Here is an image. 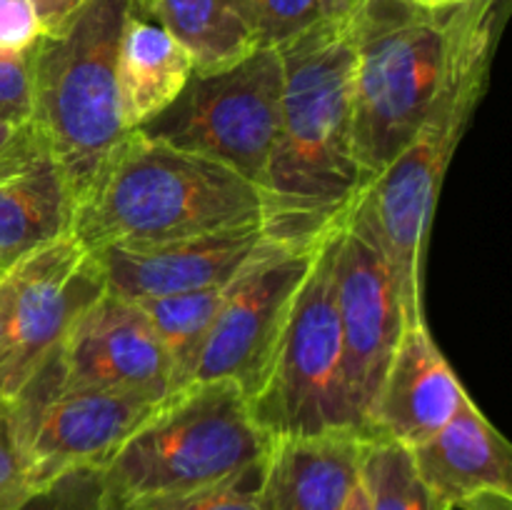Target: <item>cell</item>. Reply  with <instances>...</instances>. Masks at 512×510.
Masks as SVG:
<instances>
[{
	"label": "cell",
	"instance_id": "1",
	"mask_svg": "<svg viewBox=\"0 0 512 510\" xmlns=\"http://www.w3.org/2000/svg\"><path fill=\"white\" fill-rule=\"evenodd\" d=\"M280 125L260 185L265 238L315 248L368 185L353 145V18H323L283 43Z\"/></svg>",
	"mask_w": 512,
	"mask_h": 510
},
{
	"label": "cell",
	"instance_id": "2",
	"mask_svg": "<svg viewBox=\"0 0 512 510\" xmlns=\"http://www.w3.org/2000/svg\"><path fill=\"white\" fill-rule=\"evenodd\" d=\"M500 33V0L460 5L448 70L415 138L375 175L345 223L363 233L393 273L405 323H425L423 265L438 195L458 143L488 88Z\"/></svg>",
	"mask_w": 512,
	"mask_h": 510
},
{
	"label": "cell",
	"instance_id": "3",
	"mask_svg": "<svg viewBox=\"0 0 512 510\" xmlns=\"http://www.w3.org/2000/svg\"><path fill=\"white\" fill-rule=\"evenodd\" d=\"M263 225L258 185L228 165L130 130L73 228L90 253L115 243H155Z\"/></svg>",
	"mask_w": 512,
	"mask_h": 510
},
{
	"label": "cell",
	"instance_id": "4",
	"mask_svg": "<svg viewBox=\"0 0 512 510\" xmlns=\"http://www.w3.org/2000/svg\"><path fill=\"white\" fill-rule=\"evenodd\" d=\"M270 435L238 385L193 383L165 398L103 465L115 510L205 490H255Z\"/></svg>",
	"mask_w": 512,
	"mask_h": 510
},
{
	"label": "cell",
	"instance_id": "5",
	"mask_svg": "<svg viewBox=\"0 0 512 510\" xmlns=\"http://www.w3.org/2000/svg\"><path fill=\"white\" fill-rule=\"evenodd\" d=\"M135 0H90L58 38L33 48V118L78 208L130 130L120 118L118 45Z\"/></svg>",
	"mask_w": 512,
	"mask_h": 510
},
{
	"label": "cell",
	"instance_id": "6",
	"mask_svg": "<svg viewBox=\"0 0 512 510\" xmlns=\"http://www.w3.org/2000/svg\"><path fill=\"white\" fill-rule=\"evenodd\" d=\"M460 5L430 10L413 0H368L353 15V145L368 183L428 118L453 53Z\"/></svg>",
	"mask_w": 512,
	"mask_h": 510
},
{
	"label": "cell",
	"instance_id": "7",
	"mask_svg": "<svg viewBox=\"0 0 512 510\" xmlns=\"http://www.w3.org/2000/svg\"><path fill=\"white\" fill-rule=\"evenodd\" d=\"M338 233L340 228H335L315 248L268 375L248 400L255 423L270 438L360 435L345 385L343 340L335 305Z\"/></svg>",
	"mask_w": 512,
	"mask_h": 510
},
{
	"label": "cell",
	"instance_id": "8",
	"mask_svg": "<svg viewBox=\"0 0 512 510\" xmlns=\"http://www.w3.org/2000/svg\"><path fill=\"white\" fill-rule=\"evenodd\" d=\"M280 93L278 50L258 48L228 70L190 75L175 103L138 133L218 160L260 190L278 138Z\"/></svg>",
	"mask_w": 512,
	"mask_h": 510
},
{
	"label": "cell",
	"instance_id": "9",
	"mask_svg": "<svg viewBox=\"0 0 512 510\" xmlns=\"http://www.w3.org/2000/svg\"><path fill=\"white\" fill-rule=\"evenodd\" d=\"M105 293L100 265L73 233L25 255L0 278V400L10 403L53 360Z\"/></svg>",
	"mask_w": 512,
	"mask_h": 510
},
{
	"label": "cell",
	"instance_id": "10",
	"mask_svg": "<svg viewBox=\"0 0 512 510\" xmlns=\"http://www.w3.org/2000/svg\"><path fill=\"white\" fill-rule=\"evenodd\" d=\"M163 400L98 388H63L40 370L13 400L15 435L33 488L75 468H103Z\"/></svg>",
	"mask_w": 512,
	"mask_h": 510
},
{
	"label": "cell",
	"instance_id": "11",
	"mask_svg": "<svg viewBox=\"0 0 512 510\" xmlns=\"http://www.w3.org/2000/svg\"><path fill=\"white\" fill-rule=\"evenodd\" d=\"M315 248L270 243L225 285L223 303L200 350L193 383L225 380L238 385L248 400L258 393L313 263Z\"/></svg>",
	"mask_w": 512,
	"mask_h": 510
},
{
	"label": "cell",
	"instance_id": "12",
	"mask_svg": "<svg viewBox=\"0 0 512 510\" xmlns=\"http://www.w3.org/2000/svg\"><path fill=\"white\" fill-rule=\"evenodd\" d=\"M335 305L350 405L360 435L370 440L380 385L408 323L388 263L348 223L340 225L335 250Z\"/></svg>",
	"mask_w": 512,
	"mask_h": 510
},
{
	"label": "cell",
	"instance_id": "13",
	"mask_svg": "<svg viewBox=\"0 0 512 510\" xmlns=\"http://www.w3.org/2000/svg\"><path fill=\"white\" fill-rule=\"evenodd\" d=\"M63 388H98L165 400L170 368L143 310L105 290L78 318L48 365Z\"/></svg>",
	"mask_w": 512,
	"mask_h": 510
},
{
	"label": "cell",
	"instance_id": "14",
	"mask_svg": "<svg viewBox=\"0 0 512 510\" xmlns=\"http://www.w3.org/2000/svg\"><path fill=\"white\" fill-rule=\"evenodd\" d=\"M270 245L263 225L95 250L105 290L138 303L163 295L223 288Z\"/></svg>",
	"mask_w": 512,
	"mask_h": 510
},
{
	"label": "cell",
	"instance_id": "15",
	"mask_svg": "<svg viewBox=\"0 0 512 510\" xmlns=\"http://www.w3.org/2000/svg\"><path fill=\"white\" fill-rule=\"evenodd\" d=\"M465 398L468 390L430 335L428 323L405 325L380 385L373 438L415 448L445 428Z\"/></svg>",
	"mask_w": 512,
	"mask_h": 510
},
{
	"label": "cell",
	"instance_id": "16",
	"mask_svg": "<svg viewBox=\"0 0 512 510\" xmlns=\"http://www.w3.org/2000/svg\"><path fill=\"white\" fill-rule=\"evenodd\" d=\"M73 213L63 173L33 125L0 160V278L25 255L68 235Z\"/></svg>",
	"mask_w": 512,
	"mask_h": 510
},
{
	"label": "cell",
	"instance_id": "17",
	"mask_svg": "<svg viewBox=\"0 0 512 510\" xmlns=\"http://www.w3.org/2000/svg\"><path fill=\"white\" fill-rule=\"evenodd\" d=\"M363 445L355 433L270 438L255 503L260 510H343L360 483Z\"/></svg>",
	"mask_w": 512,
	"mask_h": 510
},
{
	"label": "cell",
	"instance_id": "18",
	"mask_svg": "<svg viewBox=\"0 0 512 510\" xmlns=\"http://www.w3.org/2000/svg\"><path fill=\"white\" fill-rule=\"evenodd\" d=\"M428 488L450 508L483 490L512 493V450L483 410L465 398L458 413L433 438L410 448Z\"/></svg>",
	"mask_w": 512,
	"mask_h": 510
},
{
	"label": "cell",
	"instance_id": "19",
	"mask_svg": "<svg viewBox=\"0 0 512 510\" xmlns=\"http://www.w3.org/2000/svg\"><path fill=\"white\" fill-rule=\"evenodd\" d=\"M193 73L188 50L133 8L120 33L115 63L120 118L125 128H143L173 105Z\"/></svg>",
	"mask_w": 512,
	"mask_h": 510
},
{
	"label": "cell",
	"instance_id": "20",
	"mask_svg": "<svg viewBox=\"0 0 512 510\" xmlns=\"http://www.w3.org/2000/svg\"><path fill=\"white\" fill-rule=\"evenodd\" d=\"M135 10L173 35L200 75L233 68L260 48L230 0H135Z\"/></svg>",
	"mask_w": 512,
	"mask_h": 510
},
{
	"label": "cell",
	"instance_id": "21",
	"mask_svg": "<svg viewBox=\"0 0 512 510\" xmlns=\"http://www.w3.org/2000/svg\"><path fill=\"white\" fill-rule=\"evenodd\" d=\"M223 288L195 290V293L163 295V298L138 300V308L153 325L160 345L165 350L170 368V390L188 388L193 383L195 365H198L200 350L210 333L220 303H223Z\"/></svg>",
	"mask_w": 512,
	"mask_h": 510
},
{
	"label": "cell",
	"instance_id": "22",
	"mask_svg": "<svg viewBox=\"0 0 512 510\" xmlns=\"http://www.w3.org/2000/svg\"><path fill=\"white\" fill-rule=\"evenodd\" d=\"M360 485L370 510H453L420 478L410 448L388 438L365 440Z\"/></svg>",
	"mask_w": 512,
	"mask_h": 510
},
{
	"label": "cell",
	"instance_id": "23",
	"mask_svg": "<svg viewBox=\"0 0 512 510\" xmlns=\"http://www.w3.org/2000/svg\"><path fill=\"white\" fill-rule=\"evenodd\" d=\"M260 48H280L323 20L320 0H230Z\"/></svg>",
	"mask_w": 512,
	"mask_h": 510
},
{
	"label": "cell",
	"instance_id": "24",
	"mask_svg": "<svg viewBox=\"0 0 512 510\" xmlns=\"http://www.w3.org/2000/svg\"><path fill=\"white\" fill-rule=\"evenodd\" d=\"M15 510H115L103 470L75 468L35 488Z\"/></svg>",
	"mask_w": 512,
	"mask_h": 510
},
{
	"label": "cell",
	"instance_id": "25",
	"mask_svg": "<svg viewBox=\"0 0 512 510\" xmlns=\"http://www.w3.org/2000/svg\"><path fill=\"white\" fill-rule=\"evenodd\" d=\"M33 118V50H0V120L25 125Z\"/></svg>",
	"mask_w": 512,
	"mask_h": 510
},
{
	"label": "cell",
	"instance_id": "26",
	"mask_svg": "<svg viewBox=\"0 0 512 510\" xmlns=\"http://www.w3.org/2000/svg\"><path fill=\"white\" fill-rule=\"evenodd\" d=\"M33 490L15 435L10 405L0 403V510H15Z\"/></svg>",
	"mask_w": 512,
	"mask_h": 510
},
{
	"label": "cell",
	"instance_id": "27",
	"mask_svg": "<svg viewBox=\"0 0 512 510\" xmlns=\"http://www.w3.org/2000/svg\"><path fill=\"white\" fill-rule=\"evenodd\" d=\"M43 38L33 0H0V50L25 53Z\"/></svg>",
	"mask_w": 512,
	"mask_h": 510
},
{
	"label": "cell",
	"instance_id": "28",
	"mask_svg": "<svg viewBox=\"0 0 512 510\" xmlns=\"http://www.w3.org/2000/svg\"><path fill=\"white\" fill-rule=\"evenodd\" d=\"M125 510H260V505L255 503L253 490L220 488L185 495V498L148 500V503L130 505Z\"/></svg>",
	"mask_w": 512,
	"mask_h": 510
},
{
	"label": "cell",
	"instance_id": "29",
	"mask_svg": "<svg viewBox=\"0 0 512 510\" xmlns=\"http://www.w3.org/2000/svg\"><path fill=\"white\" fill-rule=\"evenodd\" d=\"M90 0H33L43 38H58L70 28Z\"/></svg>",
	"mask_w": 512,
	"mask_h": 510
},
{
	"label": "cell",
	"instance_id": "30",
	"mask_svg": "<svg viewBox=\"0 0 512 510\" xmlns=\"http://www.w3.org/2000/svg\"><path fill=\"white\" fill-rule=\"evenodd\" d=\"M458 510H512V493L483 490V493H475L468 500H463Z\"/></svg>",
	"mask_w": 512,
	"mask_h": 510
},
{
	"label": "cell",
	"instance_id": "31",
	"mask_svg": "<svg viewBox=\"0 0 512 510\" xmlns=\"http://www.w3.org/2000/svg\"><path fill=\"white\" fill-rule=\"evenodd\" d=\"M30 128H33L30 123L18 125V123H8V120H0V160L8 158V155L13 153L25 138H28Z\"/></svg>",
	"mask_w": 512,
	"mask_h": 510
},
{
	"label": "cell",
	"instance_id": "32",
	"mask_svg": "<svg viewBox=\"0 0 512 510\" xmlns=\"http://www.w3.org/2000/svg\"><path fill=\"white\" fill-rule=\"evenodd\" d=\"M368 0H320L323 18L328 20H350Z\"/></svg>",
	"mask_w": 512,
	"mask_h": 510
},
{
	"label": "cell",
	"instance_id": "33",
	"mask_svg": "<svg viewBox=\"0 0 512 510\" xmlns=\"http://www.w3.org/2000/svg\"><path fill=\"white\" fill-rule=\"evenodd\" d=\"M343 510H370L368 495H365L363 485H360V483L355 485L353 493H350V498H348V503L343 505Z\"/></svg>",
	"mask_w": 512,
	"mask_h": 510
},
{
	"label": "cell",
	"instance_id": "34",
	"mask_svg": "<svg viewBox=\"0 0 512 510\" xmlns=\"http://www.w3.org/2000/svg\"><path fill=\"white\" fill-rule=\"evenodd\" d=\"M413 3L423 5V8H430V10H440V8H453V5H460V3H470V0H413Z\"/></svg>",
	"mask_w": 512,
	"mask_h": 510
},
{
	"label": "cell",
	"instance_id": "35",
	"mask_svg": "<svg viewBox=\"0 0 512 510\" xmlns=\"http://www.w3.org/2000/svg\"><path fill=\"white\" fill-rule=\"evenodd\" d=\"M0 403H3V400H0Z\"/></svg>",
	"mask_w": 512,
	"mask_h": 510
}]
</instances>
